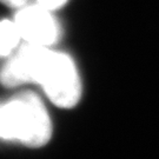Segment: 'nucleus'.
I'll return each instance as SVG.
<instances>
[{
  "label": "nucleus",
  "mask_w": 159,
  "mask_h": 159,
  "mask_svg": "<svg viewBox=\"0 0 159 159\" xmlns=\"http://www.w3.org/2000/svg\"><path fill=\"white\" fill-rule=\"evenodd\" d=\"M14 24L21 39L33 45L51 47L61 35L60 25L52 10L40 4L21 6L16 14Z\"/></svg>",
  "instance_id": "3"
},
{
  "label": "nucleus",
  "mask_w": 159,
  "mask_h": 159,
  "mask_svg": "<svg viewBox=\"0 0 159 159\" xmlns=\"http://www.w3.org/2000/svg\"><path fill=\"white\" fill-rule=\"evenodd\" d=\"M52 124L37 94L24 92L0 105V138L18 140L30 148L44 146L51 139Z\"/></svg>",
  "instance_id": "1"
},
{
  "label": "nucleus",
  "mask_w": 159,
  "mask_h": 159,
  "mask_svg": "<svg viewBox=\"0 0 159 159\" xmlns=\"http://www.w3.org/2000/svg\"><path fill=\"white\" fill-rule=\"evenodd\" d=\"M46 96L63 108L75 106L81 97V80L72 58L63 52L48 50L37 75Z\"/></svg>",
  "instance_id": "2"
},
{
  "label": "nucleus",
  "mask_w": 159,
  "mask_h": 159,
  "mask_svg": "<svg viewBox=\"0 0 159 159\" xmlns=\"http://www.w3.org/2000/svg\"><path fill=\"white\" fill-rule=\"evenodd\" d=\"M0 1L11 7H21L27 2V0H0Z\"/></svg>",
  "instance_id": "7"
},
{
  "label": "nucleus",
  "mask_w": 159,
  "mask_h": 159,
  "mask_svg": "<svg viewBox=\"0 0 159 159\" xmlns=\"http://www.w3.org/2000/svg\"><path fill=\"white\" fill-rule=\"evenodd\" d=\"M21 39L14 21L0 20V57L11 54Z\"/></svg>",
  "instance_id": "5"
},
{
  "label": "nucleus",
  "mask_w": 159,
  "mask_h": 159,
  "mask_svg": "<svg viewBox=\"0 0 159 159\" xmlns=\"http://www.w3.org/2000/svg\"><path fill=\"white\" fill-rule=\"evenodd\" d=\"M68 0H38V4H40L41 6H44L48 10H57L59 7H61L63 5H65Z\"/></svg>",
  "instance_id": "6"
},
{
  "label": "nucleus",
  "mask_w": 159,
  "mask_h": 159,
  "mask_svg": "<svg viewBox=\"0 0 159 159\" xmlns=\"http://www.w3.org/2000/svg\"><path fill=\"white\" fill-rule=\"evenodd\" d=\"M50 47L26 43L0 70V81L6 86L35 83L40 66Z\"/></svg>",
  "instance_id": "4"
}]
</instances>
